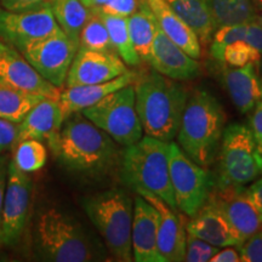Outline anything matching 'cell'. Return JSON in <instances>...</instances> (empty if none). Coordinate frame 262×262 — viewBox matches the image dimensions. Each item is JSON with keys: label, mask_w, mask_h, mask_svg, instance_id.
Listing matches in <instances>:
<instances>
[{"label": "cell", "mask_w": 262, "mask_h": 262, "mask_svg": "<svg viewBox=\"0 0 262 262\" xmlns=\"http://www.w3.org/2000/svg\"><path fill=\"white\" fill-rule=\"evenodd\" d=\"M52 150L66 168L89 176L104 175L119 160L116 141L81 112L66 118Z\"/></svg>", "instance_id": "1"}, {"label": "cell", "mask_w": 262, "mask_h": 262, "mask_svg": "<svg viewBox=\"0 0 262 262\" xmlns=\"http://www.w3.org/2000/svg\"><path fill=\"white\" fill-rule=\"evenodd\" d=\"M136 111L146 135L170 142L178 135L188 100L187 89L157 71L134 81Z\"/></svg>", "instance_id": "2"}, {"label": "cell", "mask_w": 262, "mask_h": 262, "mask_svg": "<svg viewBox=\"0 0 262 262\" xmlns=\"http://www.w3.org/2000/svg\"><path fill=\"white\" fill-rule=\"evenodd\" d=\"M226 116L214 95L196 89L188 96L178 133L179 146L199 165L210 166L219 155Z\"/></svg>", "instance_id": "3"}, {"label": "cell", "mask_w": 262, "mask_h": 262, "mask_svg": "<svg viewBox=\"0 0 262 262\" xmlns=\"http://www.w3.org/2000/svg\"><path fill=\"white\" fill-rule=\"evenodd\" d=\"M169 157L170 142L142 136L123 153L120 176L134 191L153 193L178 210L170 181Z\"/></svg>", "instance_id": "4"}, {"label": "cell", "mask_w": 262, "mask_h": 262, "mask_svg": "<svg viewBox=\"0 0 262 262\" xmlns=\"http://www.w3.org/2000/svg\"><path fill=\"white\" fill-rule=\"evenodd\" d=\"M34 248L45 261L86 262L98 258L79 222L57 208H47L38 214Z\"/></svg>", "instance_id": "5"}, {"label": "cell", "mask_w": 262, "mask_h": 262, "mask_svg": "<svg viewBox=\"0 0 262 262\" xmlns=\"http://www.w3.org/2000/svg\"><path fill=\"white\" fill-rule=\"evenodd\" d=\"M81 204L114 258L122 262L133 261L134 205L130 196L122 189L113 188L84 196Z\"/></svg>", "instance_id": "6"}, {"label": "cell", "mask_w": 262, "mask_h": 262, "mask_svg": "<svg viewBox=\"0 0 262 262\" xmlns=\"http://www.w3.org/2000/svg\"><path fill=\"white\" fill-rule=\"evenodd\" d=\"M81 114L107 133L118 145L127 147L142 137L134 83L108 94L94 106L85 108Z\"/></svg>", "instance_id": "7"}, {"label": "cell", "mask_w": 262, "mask_h": 262, "mask_svg": "<svg viewBox=\"0 0 262 262\" xmlns=\"http://www.w3.org/2000/svg\"><path fill=\"white\" fill-rule=\"evenodd\" d=\"M262 173L261 159L251 129L243 124H231L224 129L219 149L216 181L224 185L245 186Z\"/></svg>", "instance_id": "8"}, {"label": "cell", "mask_w": 262, "mask_h": 262, "mask_svg": "<svg viewBox=\"0 0 262 262\" xmlns=\"http://www.w3.org/2000/svg\"><path fill=\"white\" fill-rule=\"evenodd\" d=\"M169 170L176 208L192 217L208 199L215 178L173 142L170 143Z\"/></svg>", "instance_id": "9"}, {"label": "cell", "mask_w": 262, "mask_h": 262, "mask_svg": "<svg viewBox=\"0 0 262 262\" xmlns=\"http://www.w3.org/2000/svg\"><path fill=\"white\" fill-rule=\"evenodd\" d=\"M78 49L79 45L61 29L33 42L22 51V55L44 79L61 89Z\"/></svg>", "instance_id": "10"}, {"label": "cell", "mask_w": 262, "mask_h": 262, "mask_svg": "<svg viewBox=\"0 0 262 262\" xmlns=\"http://www.w3.org/2000/svg\"><path fill=\"white\" fill-rule=\"evenodd\" d=\"M32 191V179L27 172L19 170L14 160H11L9 163L8 181L3 203L0 245L12 247L22 237L27 222Z\"/></svg>", "instance_id": "11"}, {"label": "cell", "mask_w": 262, "mask_h": 262, "mask_svg": "<svg viewBox=\"0 0 262 262\" xmlns=\"http://www.w3.org/2000/svg\"><path fill=\"white\" fill-rule=\"evenodd\" d=\"M58 31L50 4L18 12L0 9V38L19 52Z\"/></svg>", "instance_id": "12"}, {"label": "cell", "mask_w": 262, "mask_h": 262, "mask_svg": "<svg viewBox=\"0 0 262 262\" xmlns=\"http://www.w3.org/2000/svg\"><path fill=\"white\" fill-rule=\"evenodd\" d=\"M227 219L241 247L251 235L262 229V219L244 186L224 185L216 181L208 199Z\"/></svg>", "instance_id": "13"}, {"label": "cell", "mask_w": 262, "mask_h": 262, "mask_svg": "<svg viewBox=\"0 0 262 262\" xmlns=\"http://www.w3.org/2000/svg\"><path fill=\"white\" fill-rule=\"evenodd\" d=\"M0 85L51 100L60 98V88L41 77L26 57L8 42L0 40Z\"/></svg>", "instance_id": "14"}, {"label": "cell", "mask_w": 262, "mask_h": 262, "mask_svg": "<svg viewBox=\"0 0 262 262\" xmlns=\"http://www.w3.org/2000/svg\"><path fill=\"white\" fill-rule=\"evenodd\" d=\"M129 72L114 51H96L79 48L68 71L66 86L106 83Z\"/></svg>", "instance_id": "15"}, {"label": "cell", "mask_w": 262, "mask_h": 262, "mask_svg": "<svg viewBox=\"0 0 262 262\" xmlns=\"http://www.w3.org/2000/svg\"><path fill=\"white\" fill-rule=\"evenodd\" d=\"M148 62L158 73L178 81L191 80L202 72L199 62L166 37L159 26L153 39Z\"/></svg>", "instance_id": "16"}, {"label": "cell", "mask_w": 262, "mask_h": 262, "mask_svg": "<svg viewBox=\"0 0 262 262\" xmlns=\"http://www.w3.org/2000/svg\"><path fill=\"white\" fill-rule=\"evenodd\" d=\"M141 196L156 208L159 216L158 225V250L164 262L185 261L186 250V225L183 220L168 203L153 193L140 191Z\"/></svg>", "instance_id": "17"}, {"label": "cell", "mask_w": 262, "mask_h": 262, "mask_svg": "<svg viewBox=\"0 0 262 262\" xmlns=\"http://www.w3.org/2000/svg\"><path fill=\"white\" fill-rule=\"evenodd\" d=\"M159 216L156 208L143 196L134 202L131 248L136 262H164L158 250Z\"/></svg>", "instance_id": "18"}, {"label": "cell", "mask_w": 262, "mask_h": 262, "mask_svg": "<svg viewBox=\"0 0 262 262\" xmlns=\"http://www.w3.org/2000/svg\"><path fill=\"white\" fill-rule=\"evenodd\" d=\"M64 119L58 100L42 98L18 123L17 142L24 140H47L52 149Z\"/></svg>", "instance_id": "19"}, {"label": "cell", "mask_w": 262, "mask_h": 262, "mask_svg": "<svg viewBox=\"0 0 262 262\" xmlns=\"http://www.w3.org/2000/svg\"><path fill=\"white\" fill-rule=\"evenodd\" d=\"M186 232L215 247H238V239L226 216L209 201L192 216L186 225Z\"/></svg>", "instance_id": "20"}, {"label": "cell", "mask_w": 262, "mask_h": 262, "mask_svg": "<svg viewBox=\"0 0 262 262\" xmlns=\"http://www.w3.org/2000/svg\"><path fill=\"white\" fill-rule=\"evenodd\" d=\"M136 78L137 74L129 71L127 73L119 75L116 79L106 81V83L66 88L63 91H61L60 98H58L62 112L66 118L71 116L72 113L83 112L85 108L94 106L108 94L133 84Z\"/></svg>", "instance_id": "21"}, {"label": "cell", "mask_w": 262, "mask_h": 262, "mask_svg": "<svg viewBox=\"0 0 262 262\" xmlns=\"http://www.w3.org/2000/svg\"><path fill=\"white\" fill-rule=\"evenodd\" d=\"M256 67V64L248 63L243 67L226 68L222 72L225 88L242 114L251 112L262 98Z\"/></svg>", "instance_id": "22"}, {"label": "cell", "mask_w": 262, "mask_h": 262, "mask_svg": "<svg viewBox=\"0 0 262 262\" xmlns=\"http://www.w3.org/2000/svg\"><path fill=\"white\" fill-rule=\"evenodd\" d=\"M149 9L158 22L159 28L165 33L166 37L182 49L186 54L195 58H201V41L195 33L188 27L181 18L170 8L166 0H146Z\"/></svg>", "instance_id": "23"}, {"label": "cell", "mask_w": 262, "mask_h": 262, "mask_svg": "<svg viewBox=\"0 0 262 262\" xmlns=\"http://www.w3.org/2000/svg\"><path fill=\"white\" fill-rule=\"evenodd\" d=\"M170 8L195 33L201 44H208L215 25L206 0H166Z\"/></svg>", "instance_id": "24"}, {"label": "cell", "mask_w": 262, "mask_h": 262, "mask_svg": "<svg viewBox=\"0 0 262 262\" xmlns=\"http://www.w3.org/2000/svg\"><path fill=\"white\" fill-rule=\"evenodd\" d=\"M127 28H129L131 41L141 61L148 62L158 22L146 0H143L140 8L127 17Z\"/></svg>", "instance_id": "25"}, {"label": "cell", "mask_w": 262, "mask_h": 262, "mask_svg": "<svg viewBox=\"0 0 262 262\" xmlns=\"http://www.w3.org/2000/svg\"><path fill=\"white\" fill-rule=\"evenodd\" d=\"M50 6L60 28L79 45L80 32L90 17V9L81 0H51Z\"/></svg>", "instance_id": "26"}, {"label": "cell", "mask_w": 262, "mask_h": 262, "mask_svg": "<svg viewBox=\"0 0 262 262\" xmlns=\"http://www.w3.org/2000/svg\"><path fill=\"white\" fill-rule=\"evenodd\" d=\"M215 29L221 26L247 24L257 16L253 0H206Z\"/></svg>", "instance_id": "27"}, {"label": "cell", "mask_w": 262, "mask_h": 262, "mask_svg": "<svg viewBox=\"0 0 262 262\" xmlns=\"http://www.w3.org/2000/svg\"><path fill=\"white\" fill-rule=\"evenodd\" d=\"M94 11L97 12L101 16V18L103 19L114 50L117 51L120 58L126 64L133 66V67L139 66L141 58L137 55L135 48H134L133 41H131L129 28H127V18L120 17V16L102 14V12L96 11V10H94Z\"/></svg>", "instance_id": "28"}, {"label": "cell", "mask_w": 262, "mask_h": 262, "mask_svg": "<svg viewBox=\"0 0 262 262\" xmlns=\"http://www.w3.org/2000/svg\"><path fill=\"white\" fill-rule=\"evenodd\" d=\"M42 98L45 97L22 93L0 85V118L18 124L31 108Z\"/></svg>", "instance_id": "29"}, {"label": "cell", "mask_w": 262, "mask_h": 262, "mask_svg": "<svg viewBox=\"0 0 262 262\" xmlns=\"http://www.w3.org/2000/svg\"><path fill=\"white\" fill-rule=\"evenodd\" d=\"M79 48L96 51H114L106 25L97 12L91 11L90 17L81 29Z\"/></svg>", "instance_id": "30"}, {"label": "cell", "mask_w": 262, "mask_h": 262, "mask_svg": "<svg viewBox=\"0 0 262 262\" xmlns=\"http://www.w3.org/2000/svg\"><path fill=\"white\" fill-rule=\"evenodd\" d=\"M48 153L41 141L24 140L16 147L14 163L22 171L31 173L40 170L45 165Z\"/></svg>", "instance_id": "31"}, {"label": "cell", "mask_w": 262, "mask_h": 262, "mask_svg": "<svg viewBox=\"0 0 262 262\" xmlns=\"http://www.w3.org/2000/svg\"><path fill=\"white\" fill-rule=\"evenodd\" d=\"M245 33H247V24L221 26V27L215 29L210 45L211 56L219 62H222L224 49L235 41L244 40Z\"/></svg>", "instance_id": "32"}, {"label": "cell", "mask_w": 262, "mask_h": 262, "mask_svg": "<svg viewBox=\"0 0 262 262\" xmlns=\"http://www.w3.org/2000/svg\"><path fill=\"white\" fill-rule=\"evenodd\" d=\"M261 57V55L244 40L227 45L222 52V62L232 68L243 67L248 63H254L258 67Z\"/></svg>", "instance_id": "33"}, {"label": "cell", "mask_w": 262, "mask_h": 262, "mask_svg": "<svg viewBox=\"0 0 262 262\" xmlns=\"http://www.w3.org/2000/svg\"><path fill=\"white\" fill-rule=\"evenodd\" d=\"M220 250V248L215 247L195 235L187 233L186 237V250L185 261L187 262H210L211 257Z\"/></svg>", "instance_id": "34"}, {"label": "cell", "mask_w": 262, "mask_h": 262, "mask_svg": "<svg viewBox=\"0 0 262 262\" xmlns=\"http://www.w3.org/2000/svg\"><path fill=\"white\" fill-rule=\"evenodd\" d=\"M142 3L143 0H107L101 8L96 9V11L127 18L140 8Z\"/></svg>", "instance_id": "35"}, {"label": "cell", "mask_w": 262, "mask_h": 262, "mask_svg": "<svg viewBox=\"0 0 262 262\" xmlns=\"http://www.w3.org/2000/svg\"><path fill=\"white\" fill-rule=\"evenodd\" d=\"M238 249L242 262H262V229L251 235Z\"/></svg>", "instance_id": "36"}, {"label": "cell", "mask_w": 262, "mask_h": 262, "mask_svg": "<svg viewBox=\"0 0 262 262\" xmlns=\"http://www.w3.org/2000/svg\"><path fill=\"white\" fill-rule=\"evenodd\" d=\"M18 124L0 118V153L5 152L17 142Z\"/></svg>", "instance_id": "37"}, {"label": "cell", "mask_w": 262, "mask_h": 262, "mask_svg": "<svg viewBox=\"0 0 262 262\" xmlns=\"http://www.w3.org/2000/svg\"><path fill=\"white\" fill-rule=\"evenodd\" d=\"M244 41L262 56V24L258 19V16L247 22V33H245Z\"/></svg>", "instance_id": "38"}, {"label": "cell", "mask_w": 262, "mask_h": 262, "mask_svg": "<svg viewBox=\"0 0 262 262\" xmlns=\"http://www.w3.org/2000/svg\"><path fill=\"white\" fill-rule=\"evenodd\" d=\"M250 124L251 133H253L255 143H256V148L261 159V166H262V98L258 101V103L255 106L254 112L250 116Z\"/></svg>", "instance_id": "39"}, {"label": "cell", "mask_w": 262, "mask_h": 262, "mask_svg": "<svg viewBox=\"0 0 262 262\" xmlns=\"http://www.w3.org/2000/svg\"><path fill=\"white\" fill-rule=\"evenodd\" d=\"M51 0H0V5L8 11H26L50 4Z\"/></svg>", "instance_id": "40"}, {"label": "cell", "mask_w": 262, "mask_h": 262, "mask_svg": "<svg viewBox=\"0 0 262 262\" xmlns=\"http://www.w3.org/2000/svg\"><path fill=\"white\" fill-rule=\"evenodd\" d=\"M210 262H242L241 253H239L238 247H225V249L220 248V250L211 257Z\"/></svg>", "instance_id": "41"}, {"label": "cell", "mask_w": 262, "mask_h": 262, "mask_svg": "<svg viewBox=\"0 0 262 262\" xmlns=\"http://www.w3.org/2000/svg\"><path fill=\"white\" fill-rule=\"evenodd\" d=\"M9 163L6 157H0V224H2V211H3V203H4L6 181H8V169Z\"/></svg>", "instance_id": "42"}, {"label": "cell", "mask_w": 262, "mask_h": 262, "mask_svg": "<svg viewBox=\"0 0 262 262\" xmlns=\"http://www.w3.org/2000/svg\"><path fill=\"white\" fill-rule=\"evenodd\" d=\"M247 191L251 202L254 203L255 208L257 209L258 214H260L262 219V178L255 181L250 187L247 188Z\"/></svg>", "instance_id": "43"}, {"label": "cell", "mask_w": 262, "mask_h": 262, "mask_svg": "<svg viewBox=\"0 0 262 262\" xmlns=\"http://www.w3.org/2000/svg\"><path fill=\"white\" fill-rule=\"evenodd\" d=\"M81 2L84 3V5L86 6L88 9H90V11H93V10L101 8L107 0H81Z\"/></svg>", "instance_id": "44"}, {"label": "cell", "mask_w": 262, "mask_h": 262, "mask_svg": "<svg viewBox=\"0 0 262 262\" xmlns=\"http://www.w3.org/2000/svg\"><path fill=\"white\" fill-rule=\"evenodd\" d=\"M253 4L255 6V10L258 12L262 11V0H253Z\"/></svg>", "instance_id": "45"}, {"label": "cell", "mask_w": 262, "mask_h": 262, "mask_svg": "<svg viewBox=\"0 0 262 262\" xmlns=\"http://www.w3.org/2000/svg\"><path fill=\"white\" fill-rule=\"evenodd\" d=\"M258 67H260V71H258V80H260V86H261V91H262V57L260 60V63H258Z\"/></svg>", "instance_id": "46"}, {"label": "cell", "mask_w": 262, "mask_h": 262, "mask_svg": "<svg viewBox=\"0 0 262 262\" xmlns=\"http://www.w3.org/2000/svg\"><path fill=\"white\" fill-rule=\"evenodd\" d=\"M262 12V11H261ZM258 16V19H260L261 21V24H262V14H260V15H257Z\"/></svg>", "instance_id": "47"}]
</instances>
